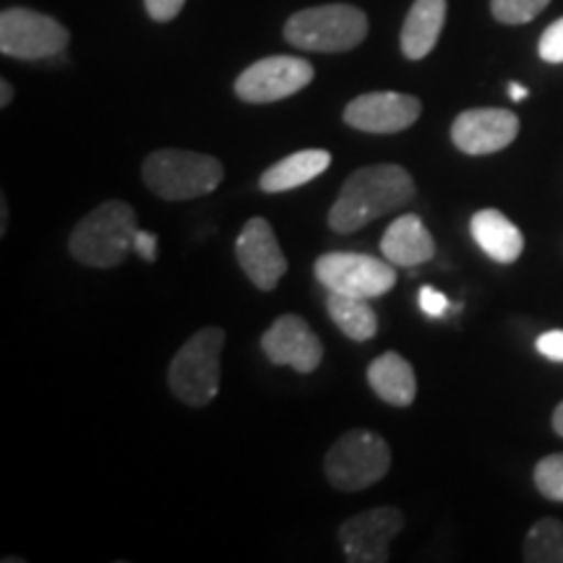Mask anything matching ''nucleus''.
I'll list each match as a JSON object with an SVG mask.
<instances>
[{"label": "nucleus", "mask_w": 563, "mask_h": 563, "mask_svg": "<svg viewBox=\"0 0 563 563\" xmlns=\"http://www.w3.org/2000/svg\"><path fill=\"white\" fill-rule=\"evenodd\" d=\"M415 199L412 175L399 165L361 167L344 180L340 199L329 209V228L340 235L357 232L378 217L407 207Z\"/></svg>", "instance_id": "f257e3e1"}, {"label": "nucleus", "mask_w": 563, "mask_h": 563, "mask_svg": "<svg viewBox=\"0 0 563 563\" xmlns=\"http://www.w3.org/2000/svg\"><path fill=\"white\" fill-rule=\"evenodd\" d=\"M136 211L125 201H104L70 232L68 251L76 262L95 269H115L133 251L136 238Z\"/></svg>", "instance_id": "f03ea898"}, {"label": "nucleus", "mask_w": 563, "mask_h": 563, "mask_svg": "<svg viewBox=\"0 0 563 563\" xmlns=\"http://www.w3.org/2000/svg\"><path fill=\"white\" fill-rule=\"evenodd\" d=\"M141 175H144L146 188L159 199L188 201L217 191L224 178V167L211 154L159 150L144 159Z\"/></svg>", "instance_id": "7ed1b4c3"}, {"label": "nucleus", "mask_w": 563, "mask_h": 563, "mask_svg": "<svg viewBox=\"0 0 563 563\" xmlns=\"http://www.w3.org/2000/svg\"><path fill=\"white\" fill-rule=\"evenodd\" d=\"M365 34H368V16L347 3L298 11L285 24V40L311 53H347L361 45Z\"/></svg>", "instance_id": "20e7f679"}, {"label": "nucleus", "mask_w": 563, "mask_h": 563, "mask_svg": "<svg viewBox=\"0 0 563 563\" xmlns=\"http://www.w3.org/2000/svg\"><path fill=\"white\" fill-rule=\"evenodd\" d=\"M224 332L220 327H207L196 332L173 357L167 382L170 391L188 407H207L220 391V355Z\"/></svg>", "instance_id": "39448f33"}, {"label": "nucleus", "mask_w": 563, "mask_h": 563, "mask_svg": "<svg viewBox=\"0 0 563 563\" xmlns=\"http://www.w3.org/2000/svg\"><path fill=\"white\" fill-rule=\"evenodd\" d=\"M389 443L373 431H347L323 460V473L336 490H365L389 473Z\"/></svg>", "instance_id": "423d86ee"}, {"label": "nucleus", "mask_w": 563, "mask_h": 563, "mask_svg": "<svg viewBox=\"0 0 563 563\" xmlns=\"http://www.w3.org/2000/svg\"><path fill=\"white\" fill-rule=\"evenodd\" d=\"M316 279L329 292L352 295V298H382L397 285V266L386 258L365 256V253H323L316 258Z\"/></svg>", "instance_id": "0eeeda50"}, {"label": "nucleus", "mask_w": 563, "mask_h": 563, "mask_svg": "<svg viewBox=\"0 0 563 563\" xmlns=\"http://www.w3.org/2000/svg\"><path fill=\"white\" fill-rule=\"evenodd\" d=\"M68 30L45 13L5 9L0 13V53L19 60H45L66 51Z\"/></svg>", "instance_id": "6e6552de"}, {"label": "nucleus", "mask_w": 563, "mask_h": 563, "mask_svg": "<svg viewBox=\"0 0 563 563\" xmlns=\"http://www.w3.org/2000/svg\"><path fill=\"white\" fill-rule=\"evenodd\" d=\"M313 81V66L302 58H292V55H272L253 63L238 76L235 95L243 102L251 104H266L287 100V97L298 95Z\"/></svg>", "instance_id": "1a4fd4ad"}, {"label": "nucleus", "mask_w": 563, "mask_h": 563, "mask_svg": "<svg viewBox=\"0 0 563 563\" xmlns=\"http://www.w3.org/2000/svg\"><path fill=\"white\" fill-rule=\"evenodd\" d=\"M405 517L394 506H382L347 519L340 527V545L350 563L389 561L391 540L402 532Z\"/></svg>", "instance_id": "9d476101"}, {"label": "nucleus", "mask_w": 563, "mask_h": 563, "mask_svg": "<svg viewBox=\"0 0 563 563\" xmlns=\"http://www.w3.org/2000/svg\"><path fill=\"white\" fill-rule=\"evenodd\" d=\"M422 104L418 97L402 91H371L355 97L344 108V123L365 133H399L418 121Z\"/></svg>", "instance_id": "9b49d317"}, {"label": "nucleus", "mask_w": 563, "mask_h": 563, "mask_svg": "<svg viewBox=\"0 0 563 563\" xmlns=\"http://www.w3.org/2000/svg\"><path fill=\"white\" fill-rule=\"evenodd\" d=\"M519 118L511 110L475 108L456 115L452 125L454 146L470 157L501 152L517 139Z\"/></svg>", "instance_id": "f8f14e48"}, {"label": "nucleus", "mask_w": 563, "mask_h": 563, "mask_svg": "<svg viewBox=\"0 0 563 563\" xmlns=\"http://www.w3.org/2000/svg\"><path fill=\"white\" fill-rule=\"evenodd\" d=\"M235 253L241 269L245 272L258 290L269 292L279 285V279L287 272V258L279 249L277 235H274L272 224L264 217H253L245 222L235 241Z\"/></svg>", "instance_id": "ddd939ff"}, {"label": "nucleus", "mask_w": 563, "mask_h": 563, "mask_svg": "<svg viewBox=\"0 0 563 563\" xmlns=\"http://www.w3.org/2000/svg\"><path fill=\"white\" fill-rule=\"evenodd\" d=\"M262 350L274 365H290L298 373H313L323 361V344L311 323L300 316L287 313L266 329Z\"/></svg>", "instance_id": "4468645a"}, {"label": "nucleus", "mask_w": 563, "mask_h": 563, "mask_svg": "<svg viewBox=\"0 0 563 563\" xmlns=\"http://www.w3.org/2000/svg\"><path fill=\"white\" fill-rule=\"evenodd\" d=\"M382 253L394 266H420L435 256L433 235L418 214H402L384 232Z\"/></svg>", "instance_id": "2eb2a0df"}, {"label": "nucleus", "mask_w": 563, "mask_h": 563, "mask_svg": "<svg viewBox=\"0 0 563 563\" xmlns=\"http://www.w3.org/2000/svg\"><path fill=\"white\" fill-rule=\"evenodd\" d=\"M470 232L475 243L498 264H514L525 251L522 230L498 209L477 211L470 220Z\"/></svg>", "instance_id": "dca6fc26"}, {"label": "nucleus", "mask_w": 563, "mask_h": 563, "mask_svg": "<svg viewBox=\"0 0 563 563\" xmlns=\"http://www.w3.org/2000/svg\"><path fill=\"white\" fill-rule=\"evenodd\" d=\"M443 21H446V0H415L402 26L405 58H426L441 37Z\"/></svg>", "instance_id": "f3484780"}, {"label": "nucleus", "mask_w": 563, "mask_h": 563, "mask_svg": "<svg viewBox=\"0 0 563 563\" xmlns=\"http://www.w3.org/2000/svg\"><path fill=\"white\" fill-rule=\"evenodd\" d=\"M368 384L386 405L394 407H410L415 402V394H418L412 365L399 352H384L382 357L371 363Z\"/></svg>", "instance_id": "a211bd4d"}, {"label": "nucleus", "mask_w": 563, "mask_h": 563, "mask_svg": "<svg viewBox=\"0 0 563 563\" xmlns=\"http://www.w3.org/2000/svg\"><path fill=\"white\" fill-rule=\"evenodd\" d=\"M329 165H332V154L323 150L295 152L290 157L279 159L277 165H272L269 170H264L258 186H262V191L266 194L292 191V188H300L313 178H319Z\"/></svg>", "instance_id": "6ab92c4d"}, {"label": "nucleus", "mask_w": 563, "mask_h": 563, "mask_svg": "<svg viewBox=\"0 0 563 563\" xmlns=\"http://www.w3.org/2000/svg\"><path fill=\"white\" fill-rule=\"evenodd\" d=\"M327 311L336 323V329L352 342H368L378 332V316L365 298H352V295L329 292Z\"/></svg>", "instance_id": "aec40b11"}, {"label": "nucleus", "mask_w": 563, "mask_h": 563, "mask_svg": "<svg viewBox=\"0 0 563 563\" xmlns=\"http://www.w3.org/2000/svg\"><path fill=\"white\" fill-rule=\"evenodd\" d=\"M527 563H563V522L561 519H540L532 525L525 540Z\"/></svg>", "instance_id": "412c9836"}, {"label": "nucleus", "mask_w": 563, "mask_h": 563, "mask_svg": "<svg viewBox=\"0 0 563 563\" xmlns=\"http://www.w3.org/2000/svg\"><path fill=\"white\" fill-rule=\"evenodd\" d=\"M551 0H490V11L501 24H527L548 9Z\"/></svg>", "instance_id": "4be33fe9"}, {"label": "nucleus", "mask_w": 563, "mask_h": 563, "mask_svg": "<svg viewBox=\"0 0 563 563\" xmlns=\"http://www.w3.org/2000/svg\"><path fill=\"white\" fill-rule=\"evenodd\" d=\"M534 485L551 501L563 504V454H551L534 467Z\"/></svg>", "instance_id": "5701e85b"}, {"label": "nucleus", "mask_w": 563, "mask_h": 563, "mask_svg": "<svg viewBox=\"0 0 563 563\" xmlns=\"http://www.w3.org/2000/svg\"><path fill=\"white\" fill-rule=\"evenodd\" d=\"M538 53L545 63H563V19L553 21V24L543 32Z\"/></svg>", "instance_id": "b1692460"}, {"label": "nucleus", "mask_w": 563, "mask_h": 563, "mask_svg": "<svg viewBox=\"0 0 563 563\" xmlns=\"http://www.w3.org/2000/svg\"><path fill=\"white\" fill-rule=\"evenodd\" d=\"M420 308L422 313H428L431 319H441V316H446L449 311V298L439 290H433V287H420Z\"/></svg>", "instance_id": "393cba45"}, {"label": "nucleus", "mask_w": 563, "mask_h": 563, "mask_svg": "<svg viewBox=\"0 0 563 563\" xmlns=\"http://www.w3.org/2000/svg\"><path fill=\"white\" fill-rule=\"evenodd\" d=\"M144 5L154 21H173L183 11L186 0H144Z\"/></svg>", "instance_id": "a878e982"}, {"label": "nucleus", "mask_w": 563, "mask_h": 563, "mask_svg": "<svg viewBox=\"0 0 563 563\" xmlns=\"http://www.w3.org/2000/svg\"><path fill=\"white\" fill-rule=\"evenodd\" d=\"M534 347L548 361H555V363H563V332H545L538 336V342H534Z\"/></svg>", "instance_id": "bb28decb"}, {"label": "nucleus", "mask_w": 563, "mask_h": 563, "mask_svg": "<svg viewBox=\"0 0 563 563\" xmlns=\"http://www.w3.org/2000/svg\"><path fill=\"white\" fill-rule=\"evenodd\" d=\"M133 251H136L146 264L157 262V235H152V232L146 230H139L136 238H133Z\"/></svg>", "instance_id": "cd10ccee"}, {"label": "nucleus", "mask_w": 563, "mask_h": 563, "mask_svg": "<svg viewBox=\"0 0 563 563\" xmlns=\"http://www.w3.org/2000/svg\"><path fill=\"white\" fill-rule=\"evenodd\" d=\"M11 100H13V87L3 79L0 81V108H9Z\"/></svg>", "instance_id": "c85d7f7f"}, {"label": "nucleus", "mask_w": 563, "mask_h": 563, "mask_svg": "<svg viewBox=\"0 0 563 563\" xmlns=\"http://www.w3.org/2000/svg\"><path fill=\"white\" fill-rule=\"evenodd\" d=\"M527 95H530V91H527V87H522V84H517V81L509 84V97L514 102L527 100Z\"/></svg>", "instance_id": "c756f323"}, {"label": "nucleus", "mask_w": 563, "mask_h": 563, "mask_svg": "<svg viewBox=\"0 0 563 563\" xmlns=\"http://www.w3.org/2000/svg\"><path fill=\"white\" fill-rule=\"evenodd\" d=\"M553 431L563 439V402L555 407V412H553Z\"/></svg>", "instance_id": "7c9ffc66"}, {"label": "nucleus", "mask_w": 563, "mask_h": 563, "mask_svg": "<svg viewBox=\"0 0 563 563\" xmlns=\"http://www.w3.org/2000/svg\"><path fill=\"white\" fill-rule=\"evenodd\" d=\"M0 217H3V222H0V232L5 235V224H9V207H5V201H0Z\"/></svg>", "instance_id": "2f4dec72"}]
</instances>
